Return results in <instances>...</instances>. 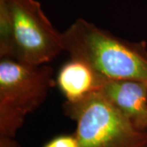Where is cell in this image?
<instances>
[{
	"label": "cell",
	"mask_w": 147,
	"mask_h": 147,
	"mask_svg": "<svg viewBox=\"0 0 147 147\" xmlns=\"http://www.w3.org/2000/svg\"><path fill=\"white\" fill-rule=\"evenodd\" d=\"M63 51L106 79L147 82L146 42H131L79 18L62 33Z\"/></svg>",
	"instance_id": "cell-1"
},
{
	"label": "cell",
	"mask_w": 147,
	"mask_h": 147,
	"mask_svg": "<svg viewBox=\"0 0 147 147\" xmlns=\"http://www.w3.org/2000/svg\"><path fill=\"white\" fill-rule=\"evenodd\" d=\"M53 69L11 58L0 60V136L14 138L28 114L44 101L54 84Z\"/></svg>",
	"instance_id": "cell-2"
},
{
	"label": "cell",
	"mask_w": 147,
	"mask_h": 147,
	"mask_svg": "<svg viewBox=\"0 0 147 147\" xmlns=\"http://www.w3.org/2000/svg\"><path fill=\"white\" fill-rule=\"evenodd\" d=\"M65 113L76 122L79 147H145L147 131L138 130L125 116L94 92L64 103Z\"/></svg>",
	"instance_id": "cell-3"
},
{
	"label": "cell",
	"mask_w": 147,
	"mask_h": 147,
	"mask_svg": "<svg viewBox=\"0 0 147 147\" xmlns=\"http://www.w3.org/2000/svg\"><path fill=\"white\" fill-rule=\"evenodd\" d=\"M15 40V59L40 65L63 51L62 34L53 27L37 0H7Z\"/></svg>",
	"instance_id": "cell-4"
},
{
	"label": "cell",
	"mask_w": 147,
	"mask_h": 147,
	"mask_svg": "<svg viewBox=\"0 0 147 147\" xmlns=\"http://www.w3.org/2000/svg\"><path fill=\"white\" fill-rule=\"evenodd\" d=\"M96 92L130 120L138 130L147 131V82L106 79Z\"/></svg>",
	"instance_id": "cell-5"
},
{
	"label": "cell",
	"mask_w": 147,
	"mask_h": 147,
	"mask_svg": "<svg viewBox=\"0 0 147 147\" xmlns=\"http://www.w3.org/2000/svg\"><path fill=\"white\" fill-rule=\"evenodd\" d=\"M105 80L88 65L70 58L60 69L57 84L66 100L76 101L96 92Z\"/></svg>",
	"instance_id": "cell-6"
},
{
	"label": "cell",
	"mask_w": 147,
	"mask_h": 147,
	"mask_svg": "<svg viewBox=\"0 0 147 147\" xmlns=\"http://www.w3.org/2000/svg\"><path fill=\"white\" fill-rule=\"evenodd\" d=\"M0 58L15 59L14 27L7 0H0Z\"/></svg>",
	"instance_id": "cell-7"
},
{
	"label": "cell",
	"mask_w": 147,
	"mask_h": 147,
	"mask_svg": "<svg viewBox=\"0 0 147 147\" xmlns=\"http://www.w3.org/2000/svg\"><path fill=\"white\" fill-rule=\"evenodd\" d=\"M43 147H79V142L75 134L61 135L53 138Z\"/></svg>",
	"instance_id": "cell-8"
},
{
	"label": "cell",
	"mask_w": 147,
	"mask_h": 147,
	"mask_svg": "<svg viewBox=\"0 0 147 147\" xmlns=\"http://www.w3.org/2000/svg\"><path fill=\"white\" fill-rule=\"evenodd\" d=\"M0 147H20V146L12 137L0 136Z\"/></svg>",
	"instance_id": "cell-9"
},
{
	"label": "cell",
	"mask_w": 147,
	"mask_h": 147,
	"mask_svg": "<svg viewBox=\"0 0 147 147\" xmlns=\"http://www.w3.org/2000/svg\"><path fill=\"white\" fill-rule=\"evenodd\" d=\"M145 147H147V145H146V146H145Z\"/></svg>",
	"instance_id": "cell-10"
}]
</instances>
